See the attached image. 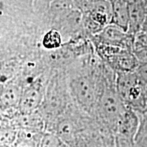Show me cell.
Instances as JSON below:
<instances>
[{
  "label": "cell",
  "instance_id": "obj_1",
  "mask_svg": "<svg viewBox=\"0 0 147 147\" xmlns=\"http://www.w3.org/2000/svg\"><path fill=\"white\" fill-rule=\"evenodd\" d=\"M99 117L108 129L115 132L127 106L117 89H106L96 106Z\"/></svg>",
  "mask_w": 147,
  "mask_h": 147
},
{
  "label": "cell",
  "instance_id": "obj_2",
  "mask_svg": "<svg viewBox=\"0 0 147 147\" xmlns=\"http://www.w3.org/2000/svg\"><path fill=\"white\" fill-rule=\"evenodd\" d=\"M71 89L77 104L85 111L91 112L96 108L101 96L96 84L90 76H80L73 79Z\"/></svg>",
  "mask_w": 147,
  "mask_h": 147
},
{
  "label": "cell",
  "instance_id": "obj_3",
  "mask_svg": "<svg viewBox=\"0 0 147 147\" xmlns=\"http://www.w3.org/2000/svg\"><path fill=\"white\" fill-rule=\"evenodd\" d=\"M140 125V115L127 107L116 129L115 135L135 142V138Z\"/></svg>",
  "mask_w": 147,
  "mask_h": 147
},
{
  "label": "cell",
  "instance_id": "obj_4",
  "mask_svg": "<svg viewBox=\"0 0 147 147\" xmlns=\"http://www.w3.org/2000/svg\"><path fill=\"white\" fill-rule=\"evenodd\" d=\"M43 99L42 88L39 85H31L22 93L18 112L21 115H27L36 112L40 108Z\"/></svg>",
  "mask_w": 147,
  "mask_h": 147
},
{
  "label": "cell",
  "instance_id": "obj_5",
  "mask_svg": "<svg viewBox=\"0 0 147 147\" xmlns=\"http://www.w3.org/2000/svg\"><path fill=\"white\" fill-rule=\"evenodd\" d=\"M129 30L136 33L142 26L147 18V0H133L128 1Z\"/></svg>",
  "mask_w": 147,
  "mask_h": 147
},
{
  "label": "cell",
  "instance_id": "obj_6",
  "mask_svg": "<svg viewBox=\"0 0 147 147\" xmlns=\"http://www.w3.org/2000/svg\"><path fill=\"white\" fill-rule=\"evenodd\" d=\"M23 91L17 85L10 84L3 87L1 93V109L3 113L10 110H18Z\"/></svg>",
  "mask_w": 147,
  "mask_h": 147
},
{
  "label": "cell",
  "instance_id": "obj_7",
  "mask_svg": "<svg viewBox=\"0 0 147 147\" xmlns=\"http://www.w3.org/2000/svg\"><path fill=\"white\" fill-rule=\"evenodd\" d=\"M112 19L114 25L127 32L129 30V5L127 0H112Z\"/></svg>",
  "mask_w": 147,
  "mask_h": 147
},
{
  "label": "cell",
  "instance_id": "obj_8",
  "mask_svg": "<svg viewBox=\"0 0 147 147\" xmlns=\"http://www.w3.org/2000/svg\"><path fill=\"white\" fill-rule=\"evenodd\" d=\"M80 127L74 120L63 119L57 125V135L64 142H72L80 135Z\"/></svg>",
  "mask_w": 147,
  "mask_h": 147
},
{
  "label": "cell",
  "instance_id": "obj_9",
  "mask_svg": "<svg viewBox=\"0 0 147 147\" xmlns=\"http://www.w3.org/2000/svg\"><path fill=\"white\" fill-rule=\"evenodd\" d=\"M16 122L19 129H25L35 133L41 134L45 127V122L42 116L37 112L27 115L20 114Z\"/></svg>",
  "mask_w": 147,
  "mask_h": 147
},
{
  "label": "cell",
  "instance_id": "obj_10",
  "mask_svg": "<svg viewBox=\"0 0 147 147\" xmlns=\"http://www.w3.org/2000/svg\"><path fill=\"white\" fill-rule=\"evenodd\" d=\"M115 67L119 72H130L134 71L136 68L137 61L135 57L129 53H119L115 57Z\"/></svg>",
  "mask_w": 147,
  "mask_h": 147
},
{
  "label": "cell",
  "instance_id": "obj_11",
  "mask_svg": "<svg viewBox=\"0 0 147 147\" xmlns=\"http://www.w3.org/2000/svg\"><path fill=\"white\" fill-rule=\"evenodd\" d=\"M18 130L15 125H8L3 121L1 127V146L14 145L17 138Z\"/></svg>",
  "mask_w": 147,
  "mask_h": 147
},
{
  "label": "cell",
  "instance_id": "obj_12",
  "mask_svg": "<svg viewBox=\"0 0 147 147\" xmlns=\"http://www.w3.org/2000/svg\"><path fill=\"white\" fill-rule=\"evenodd\" d=\"M140 116V125L134 142L138 147H147V111Z\"/></svg>",
  "mask_w": 147,
  "mask_h": 147
},
{
  "label": "cell",
  "instance_id": "obj_13",
  "mask_svg": "<svg viewBox=\"0 0 147 147\" xmlns=\"http://www.w3.org/2000/svg\"><path fill=\"white\" fill-rule=\"evenodd\" d=\"M38 147H67L57 134L47 132L42 134Z\"/></svg>",
  "mask_w": 147,
  "mask_h": 147
},
{
  "label": "cell",
  "instance_id": "obj_14",
  "mask_svg": "<svg viewBox=\"0 0 147 147\" xmlns=\"http://www.w3.org/2000/svg\"><path fill=\"white\" fill-rule=\"evenodd\" d=\"M44 47L47 49H55L60 47L61 43V35L57 31L51 30L47 33L43 38Z\"/></svg>",
  "mask_w": 147,
  "mask_h": 147
},
{
  "label": "cell",
  "instance_id": "obj_15",
  "mask_svg": "<svg viewBox=\"0 0 147 147\" xmlns=\"http://www.w3.org/2000/svg\"><path fill=\"white\" fill-rule=\"evenodd\" d=\"M87 142L85 147H108V144H106L104 139L97 135L91 136L90 138L87 140Z\"/></svg>",
  "mask_w": 147,
  "mask_h": 147
},
{
  "label": "cell",
  "instance_id": "obj_16",
  "mask_svg": "<svg viewBox=\"0 0 147 147\" xmlns=\"http://www.w3.org/2000/svg\"><path fill=\"white\" fill-rule=\"evenodd\" d=\"M1 147H14V145H4V146H1Z\"/></svg>",
  "mask_w": 147,
  "mask_h": 147
}]
</instances>
